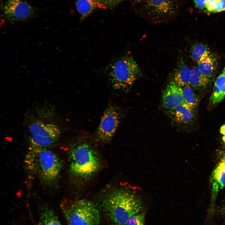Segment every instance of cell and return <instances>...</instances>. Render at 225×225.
I'll return each mask as SVG.
<instances>
[{"label":"cell","instance_id":"cell-1","mask_svg":"<svg viewBox=\"0 0 225 225\" xmlns=\"http://www.w3.org/2000/svg\"><path fill=\"white\" fill-rule=\"evenodd\" d=\"M24 163L28 171L36 175L45 185L52 187L57 184L63 164L53 152L46 148L31 146Z\"/></svg>","mask_w":225,"mask_h":225},{"label":"cell","instance_id":"cell-2","mask_svg":"<svg viewBox=\"0 0 225 225\" xmlns=\"http://www.w3.org/2000/svg\"><path fill=\"white\" fill-rule=\"evenodd\" d=\"M101 207L114 225H124L132 216L142 208L140 198L132 192L123 188L113 190L102 199Z\"/></svg>","mask_w":225,"mask_h":225},{"label":"cell","instance_id":"cell-3","mask_svg":"<svg viewBox=\"0 0 225 225\" xmlns=\"http://www.w3.org/2000/svg\"><path fill=\"white\" fill-rule=\"evenodd\" d=\"M68 161L71 176L79 181L89 179L98 172L101 165L97 152L89 144L82 141L77 142L71 146Z\"/></svg>","mask_w":225,"mask_h":225},{"label":"cell","instance_id":"cell-4","mask_svg":"<svg viewBox=\"0 0 225 225\" xmlns=\"http://www.w3.org/2000/svg\"><path fill=\"white\" fill-rule=\"evenodd\" d=\"M183 0H144L136 6L138 15L151 23L170 21L180 14Z\"/></svg>","mask_w":225,"mask_h":225},{"label":"cell","instance_id":"cell-5","mask_svg":"<svg viewBox=\"0 0 225 225\" xmlns=\"http://www.w3.org/2000/svg\"><path fill=\"white\" fill-rule=\"evenodd\" d=\"M62 210L68 225H99V210L92 202L78 200L63 203Z\"/></svg>","mask_w":225,"mask_h":225},{"label":"cell","instance_id":"cell-6","mask_svg":"<svg viewBox=\"0 0 225 225\" xmlns=\"http://www.w3.org/2000/svg\"><path fill=\"white\" fill-rule=\"evenodd\" d=\"M140 68L132 57L126 55L111 66L109 78L112 87L126 91L140 76Z\"/></svg>","mask_w":225,"mask_h":225},{"label":"cell","instance_id":"cell-7","mask_svg":"<svg viewBox=\"0 0 225 225\" xmlns=\"http://www.w3.org/2000/svg\"><path fill=\"white\" fill-rule=\"evenodd\" d=\"M120 119V114L113 106L105 110L101 118L97 132L98 138L103 142H107L112 138L117 130Z\"/></svg>","mask_w":225,"mask_h":225},{"label":"cell","instance_id":"cell-8","mask_svg":"<svg viewBox=\"0 0 225 225\" xmlns=\"http://www.w3.org/2000/svg\"><path fill=\"white\" fill-rule=\"evenodd\" d=\"M31 7L22 0H7L4 7V14L11 21L26 20L32 15Z\"/></svg>","mask_w":225,"mask_h":225},{"label":"cell","instance_id":"cell-9","mask_svg":"<svg viewBox=\"0 0 225 225\" xmlns=\"http://www.w3.org/2000/svg\"><path fill=\"white\" fill-rule=\"evenodd\" d=\"M164 108L168 110L184 103L182 88L171 81L167 85L162 95Z\"/></svg>","mask_w":225,"mask_h":225},{"label":"cell","instance_id":"cell-10","mask_svg":"<svg viewBox=\"0 0 225 225\" xmlns=\"http://www.w3.org/2000/svg\"><path fill=\"white\" fill-rule=\"evenodd\" d=\"M211 201L213 204L218 193L225 187V158L222 159L214 170L211 178Z\"/></svg>","mask_w":225,"mask_h":225},{"label":"cell","instance_id":"cell-11","mask_svg":"<svg viewBox=\"0 0 225 225\" xmlns=\"http://www.w3.org/2000/svg\"><path fill=\"white\" fill-rule=\"evenodd\" d=\"M28 128L31 136H48L58 138L61 134L59 128L52 123L36 121L30 124Z\"/></svg>","mask_w":225,"mask_h":225},{"label":"cell","instance_id":"cell-12","mask_svg":"<svg viewBox=\"0 0 225 225\" xmlns=\"http://www.w3.org/2000/svg\"><path fill=\"white\" fill-rule=\"evenodd\" d=\"M193 109L183 103L168 110V112L175 122L179 124H188L193 120Z\"/></svg>","mask_w":225,"mask_h":225},{"label":"cell","instance_id":"cell-13","mask_svg":"<svg viewBox=\"0 0 225 225\" xmlns=\"http://www.w3.org/2000/svg\"><path fill=\"white\" fill-rule=\"evenodd\" d=\"M191 71L183 59L179 58L174 71V82L181 88L189 85Z\"/></svg>","mask_w":225,"mask_h":225},{"label":"cell","instance_id":"cell-14","mask_svg":"<svg viewBox=\"0 0 225 225\" xmlns=\"http://www.w3.org/2000/svg\"><path fill=\"white\" fill-rule=\"evenodd\" d=\"M225 97V66L214 82L213 91L210 98V102L216 104Z\"/></svg>","mask_w":225,"mask_h":225},{"label":"cell","instance_id":"cell-15","mask_svg":"<svg viewBox=\"0 0 225 225\" xmlns=\"http://www.w3.org/2000/svg\"><path fill=\"white\" fill-rule=\"evenodd\" d=\"M76 7L82 19L87 17L97 8L102 9L97 0H77Z\"/></svg>","mask_w":225,"mask_h":225},{"label":"cell","instance_id":"cell-16","mask_svg":"<svg viewBox=\"0 0 225 225\" xmlns=\"http://www.w3.org/2000/svg\"><path fill=\"white\" fill-rule=\"evenodd\" d=\"M197 64L198 67L201 72L210 79L214 75L217 69V60L214 55L210 54Z\"/></svg>","mask_w":225,"mask_h":225},{"label":"cell","instance_id":"cell-17","mask_svg":"<svg viewBox=\"0 0 225 225\" xmlns=\"http://www.w3.org/2000/svg\"><path fill=\"white\" fill-rule=\"evenodd\" d=\"M210 79L204 76L198 67L191 69L189 85L195 89L205 87L208 83Z\"/></svg>","mask_w":225,"mask_h":225},{"label":"cell","instance_id":"cell-18","mask_svg":"<svg viewBox=\"0 0 225 225\" xmlns=\"http://www.w3.org/2000/svg\"><path fill=\"white\" fill-rule=\"evenodd\" d=\"M211 54L209 48L201 43L193 45L190 50V56L192 60L197 63L205 59Z\"/></svg>","mask_w":225,"mask_h":225},{"label":"cell","instance_id":"cell-19","mask_svg":"<svg viewBox=\"0 0 225 225\" xmlns=\"http://www.w3.org/2000/svg\"><path fill=\"white\" fill-rule=\"evenodd\" d=\"M39 225H61L58 217L50 208L44 207L42 210Z\"/></svg>","mask_w":225,"mask_h":225},{"label":"cell","instance_id":"cell-20","mask_svg":"<svg viewBox=\"0 0 225 225\" xmlns=\"http://www.w3.org/2000/svg\"><path fill=\"white\" fill-rule=\"evenodd\" d=\"M55 137L32 135L29 138L31 146L46 148L52 145L58 139Z\"/></svg>","mask_w":225,"mask_h":225},{"label":"cell","instance_id":"cell-21","mask_svg":"<svg viewBox=\"0 0 225 225\" xmlns=\"http://www.w3.org/2000/svg\"><path fill=\"white\" fill-rule=\"evenodd\" d=\"M184 103L187 106L193 109L198 104L199 99L191 87L187 86L182 88Z\"/></svg>","mask_w":225,"mask_h":225},{"label":"cell","instance_id":"cell-22","mask_svg":"<svg viewBox=\"0 0 225 225\" xmlns=\"http://www.w3.org/2000/svg\"><path fill=\"white\" fill-rule=\"evenodd\" d=\"M144 214H136L131 217L124 225H144Z\"/></svg>","mask_w":225,"mask_h":225},{"label":"cell","instance_id":"cell-23","mask_svg":"<svg viewBox=\"0 0 225 225\" xmlns=\"http://www.w3.org/2000/svg\"><path fill=\"white\" fill-rule=\"evenodd\" d=\"M102 9L112 8L125 0H97Z\"/></svg>","mask_w":225,"mask_h":225},{"label":"cell","instance_id":"cell-24","mask_svg":"<svg viewBox=\"0 0 225 225\" xmlns=\"http://www.w3.org/2000/svg\"><path fill=\"white\" fill-rule=\"evenodd\" d=\"M208 0H193L194 5L197 9L205 12Z\"/></svg>","mask_w":225,"mask_h":225},{"label":"cell","instance_id":"cell-25","mask_svg":"<svg viewBox=\"0 0 225 225\" xmlns=\"http://www.w3.org/2000/svg\"><path fill=\"white\" fill-rule=\"evenodd\" d=\"M225 10V0H219L216 4L212 13L220 12Z\"/></svg>","mask_w":225,"mask_h":225},{"label":"cell","instance_id":"cell-26","mask_svg":"<svg viewBox=\"0 0 225 225\" xmlns=\"http://www.w3.org/2000/svg\"><path fill=\"white\" fill-rule=\"evenodd\" d=\"M219 0H208L205 11L207 13H212L216 3Z\"/></svg>","mask_w":225,"mask_h":225},{"label":"cell","instance_id":"cell-27","mask_svg":"<svg viewBox=\"0 0 225 225\" xmlns=\"http://www.w3.org/2000/svg\"><path fill=\"white\" fill-rule=\"evenodd\" d=\"M144 0H131L135 6H136L141 3Z\"/></svg>","mask_w":225,"mask_h":225},{"label":"cell","instance_id":"cell-28","mask_svg":"<svg viewBox=\"0 0 225 225\" xmlns=\"http://www.w3.org/2000/svg\"><path fill=\"white\" fill-rule=\"evenodd\" d=\"M220 132L224 136H225V124L223 125L221 128Z\"/></svg>","mask_w":225,"mask_h":225},{"label":"cell","instance_id":"cell-29","mask_svg":"<svg viewBox=\"0 0 225 225\" xmlns=\"http://www.w3.org/2000/svg\"><path fill=\"white\" fill-rule=\"evenodd\" d=\"M221 212L222 214L225 215V204L221 208Z\"/></svg>","mask_w":225,"mask_h":225},{"label":"cell","instance_id":"cell-30","mask_svg":"<svg viewBox=\"0 0 225 225\" xmlns=\"http://www.w3.org/2000/svg\"><path fill=\"white\" fill-rule=\"evenodd\" d=\"M222 140H223V142H224V143L225 144V136H223V137H222Z\"/></svg>","mask_w":225,"mask_h":225},{"label":"cell","instance_id":"cell-31","mask_svg":"<svg viewBox=\"0 0 225 225\" xmlns=\"http://www.w3.org/2000/svg\"><path fill=\"white\" fill-rule=\"evenodd\" d=\"M224 158H225V156Z\"/></svg>","mask_w":225,"mask_h":225},{"label":"cell","instance_id":"cell-32","mask_svg":"<svg viewBox=\"0 0 225 225\" xmlns=\"http://www.w3.org/2000/svg\"></svg>","mask_w":225,"mask_h":225}]
</instances>
